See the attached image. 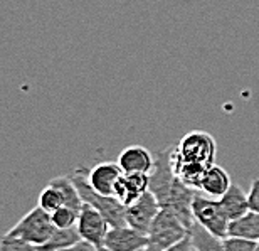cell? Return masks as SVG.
Listing matches in <instances>:
<instances>
[{
	"label": "cell",
	"instance_id": "cell-24",
	"mask_svg": "<svg viewBox=\"0 0 259 251\" xmlns=\"http://www.w3.org/2000/svg\"><path fill=\"white\" fill-rule=\"evenodd\" d=\"M247 201H249V211L259 212V177L251 182V189L247 192Z\"/></svg>",
	"mask_w": 259,
	"mask_h": 251
},
{
	"label": "cell",
	"instance_id": "cell-20",
	"mask_svg": "<svg viewBox=\"0 0 259 251\" xmlns=\"http://www.w3.org/2000/svg\"><path fill=\"white\" fill-rule=\"evenodd\" d=\"M63 206H64V199L58 187H54L53 184L46 186L44 191L40 192V196H39V207H42L46 212L53 214L54 211H58V209Z\"/></svg>",
	"mask_w": 259,
	"mask_h": 251
},
{
	"label": "cell",
	"instance_id": "cell-28",
	"mask_svg": "<svg viewBox=\"0 0 259 251\" xmlns=\"http://www.w3.org/2000/svg\"><path fill=\"white\" fill-rule=\"evenodd\" d=\"M140 251H152V249H150V248H143V249H140Z\"/></svg>",
	"mask_w": 259,
	"mask_h": 251
},
{
	"label": "cell",
	"instance_id": "cell-15",
	"mask_svg": "<svg viewBox=\"0 0 259 251\" xmlns=\"http://www.w3.org/2000/svg\"><path fill=\"white\" fill-rule=\"evenodd\" d=\"M222 209H224L226 216L229 221H236V219L242 218L244 214L249 212V201H247V194L242 191V187L237 184H232L231 189L226 192L219 199Z\"/></svg>",
	"mask_w": 259,
	"mask_h": 251
},
{
	"label": "cell",
	"instance_id": "cell-29",
	"mask_svg": "<svg viewBox=\"0 0 259 251\" xmlns=\"http://www.w3.org/2000/svg\"><path fill=\"white\" fill-rule=\"evenodd\" d=\"M256 251H259V243H257V248H256Z\"/></svg>",
	"mask_w": 259,
	"mask_h": 251
},
{
	"label": "cell",
	"instance_id": "cell-9",
	"mask_svg": "<svg viewBox=\"0 0 259 251\" xmlns=\"http://www.w3.org/2000/svg\"><path fill=\"white\" fill-rule=\"evenodd\" d=\"M103 246L110 251H140L148 248V236L125 224V226L110 228Z\"/></svg>",
	"mask_w": 259,
	"mask_h": 251
},
{
	"label": "cell",
	"instance_id": "cell-5",
	"mask_svg": "<svg viewBox=\"0 0 259 251\" xmlns=\"http://www.w3.org/2000/svg\"><path fill=\"white\" fill-rule=\"evenodd\" d=\"M192 214H194V221L197 224H200L212 236L219 239L227 238L231 221L226 216L224 209H222L221 202L217 199H210V197L200 194L199 191L192 202Z\"/></svg>",
	"mask_w": 259,
	"mask_h": 251
},
{
	"label": "cell",
	"instance_id": "cell-19",
	"mask_svg": "<svg viewBox=\"0 0 259 251\" xmlns=\"http://www.w3.org/2000/svg\"><path fill=\"white\" fill-rule=\"evenodd\" d=\"M189 234L194 241V246L197 251H226L222 246V239L212 236L210 233H207L200 224L194 223L192 228L189 229Z\"/></svg>",
	"mask_w": 259,
	"mask_h": 251
},
{
	"label": "cell",
	"instance_id": "cell-4",
	"mask_svg": "<svg viewBox=\"0 0 259 251\" xmlns=\"http://www.w3.org/2000/svg\"><path fill=\"white\" fill-rule=\"evenodd\" d=\"M147 236L148 248L152 251H167L189 236V228L174 212L162 209Z\"/></svg>",
	"mask_w": 259,
	"mask_h": 251
},
{
	"label": "cell",
	"instance_id": "cell-2",
	"mask_svg": "<svg viewBox=\"0 0 259 251\" xmlns=\"http://www.w3.org/2000/svg\"><path fill=\"white\" fill-rule=\"evenodd\" d=\"M72 184L76 186V189L79 191V196L84 204H90L91 207H95L98 212L103 214V218L106 219L108 224L111 228L116 226H125L126 216L125 211L126 207L113 196H101L93 189L88 182V167H77V169L69 175Z\"/></svg>",
	"mask_w": 259,
	"mask_h": 251
},
{
	"label": "cell",
	"instance_id": "cell-13",
	"mask_svg": "<svg viewBox=\"0 0 259 251\" xmlns=\"http://www.w3.org/2000/svg\"><path fill=\"white\" fill-rule=\"evenodd\" d=\"M170 164H172L174 174L177 175L185 186L192 187L195 191H200V184H202V181H204V175H205V172L209 170V167L204 164H195V162H187V160L179 159V157L174 154V147H172V154H170Z\"/></svg>",
	"mask_w": 259,
	"mask_h": 251
},
{
	"label": "cell",
	"instance_id": "cell-18",
	"mask_svg": "<svg viewBox=\"0 0 259 251\" xmlns=\"http://www.w3.org/2000/svg\"><path fill=\"white\" fill-rule=\"evenodd\" d=\"M81 241L79 233L76 228L71 229H56L54 234L51 236V239L42 246H39L37 251H63L71 246H74Z\"/></svg>",
	"mask_w": 259,
	"mask_h": 251
},
{
	"label": "cell",
	"instance_id": "cell-8",
	"mask_svg": "<svg viewBox=\"0 0 259 251\" xmlns=\"http://www.w3.org/2000/svg\"><path fill=\"white\" fill-rule=\"evenodd\" d=\"M162 211L158 201L155 199L152 192H145L138 201L126 206L125 216H126V224L130 228H135L140 233L148 234L150 228L157 218V214Z\"/></svg>",
	"mask_w": 259,
	"mask_h": 251
},
{
	"label": "cell",
	"instance_id": "cell-17",
	"mask_svg": "<svg viewBox=\"0 0 259 251\" xmlns=\"http://www.w3.org/2000/svg\"><path fill=\"white\" fill-rule=\"evenodd\" d=\"M49 184H53L54 187H58L59 192L63 194V199H64V206L74 209V211L81 212V207H82V199L79 196V191L76 189V186L72 184L71 177H66V175H58L54 179L49 181Z\"/></svg>",
	"mask_w": 259,
	"mask_h": 251
},
{
	"label": "cell",
	"instance_id": "cell-23",
	"mask_svg": "<svg viewBox=\"0 0 259 251\" xmlns=\"http://www.w3.org/2000/svg\"><path fill=\"white\" fill-rule=\"evenodd\" d=\"M222 246L226 251H256L257 243L249 241V239L227 236L226 239H222Z\"/></svg>",
	"mask_w": 259,
	"mask_h": 251
},
{
	"label": "cell",
	"instance_id": "cell-7",
	"mask_svg": "<svg viewBox=\"0 0 259 251\" xmlns=\"http://www.w3.org/2000/svg\"><path fill=\"white\" fill-rule=\"evenodd\" d=\"M110 224L101 212H98L90 204H82L79 218H77L76 229L79 233L81 241L90 243L91 246L100 248L105 244L106 234L110 231Z\"/></svg>",
	"mask_w": 259,
	"mask_h": 251
},
{
	"label": "cell",
	"instance_id": "cell-3",
	"mask_svg": "<svg viewBox=\"0 0 259 251\" xmlns=\"http://www.w3.org/2000/svg\"><path fill=\"white\" fill-rule=\"evenodd\" d=\"M56 229L58 228L54 226L51 214L37 206V207L30 209L19 223H15L7 231V234L22 239V241L32 244L35 248H39L49 241Z\"/></svg>",
	"mask_w": 259,
	"mask_h": 251
},
{
	"label": "cell",
	"instance_id": "cell-6",
	"mask_svg": "<svg viewBox=\"0 0 259 251\" xmlns=\"http://www.w3.org/2000/svg\"><path fill=\"white\" fill-rule=\"evenodd\" d=\"M174 154L182 160L210 167L214 165L217 145L210 133L202 132V130H194V132L184 135L179 145L174 147Z\"/></svg>",
	"mask_w": 259,
	"mask_h": 251
},
{
	"label": "cell",
	"instance_id": "cell-25",
	"mask_svg": "<svg viewBox=\"0 0 259 251\" xmlns=\"http://www.w3.org/2000/svg\"><path fill=\"white\" fill-rule=\"evenodd\" d=\"M167 251H197L195 246H194V241H192V238H190V234L185 239H182L180 243H177L175 246H172L170 249Z\"/></svg>",
	"mask_w": 259,
	"mask_h": 251
},
{
	"label": "cell",
	"instance_id": "cell-10",
	"mask_svg": "<svg viewBox=\"0 0 259 251\" xmlns=\"http://www.w3.org/2000/svg\"><path fill=\"white\" fill-rule=\"evenodd\" d=\"M118 165L123 174H152L155 169V155L142 145H130L118 155Z\"/></svg>",
	"mask_w": 259,
	"mask_h": 251
},
{
	"label": "cell",
	"instance_id": "cell-14",
	"mask_svg": "<svg viewBox=\"0 0 259 251\" xmlns=\"http://www.w3.org/2000/svg\"><path fill=\"white\" fill-rule=\"evenodd\" d=\"M231 186H232V181L229 174H227V170L224 167L214 164L205 172L204 181H202V184H200V192L204 196L210 197V199L219 201L221 197L231 189Z\"/></svg>",
	"mask_w": 259,
	"mask_h": 251
},
{
	"label": "cell",
	"instance_id": "cell-12",
	"mask_svg": "<svg viewBox=\"0 0 259 251\" xmlns=\"http://www.w3.org/2000/svg\"><path fill=\"white\" fill-rule=\"evenodd\" d=\"M150 175L148 174H123L115 186L113 197H116L123 206H130L138 201L145 192H148Z\"/></svg>",
	"mask_w": 259,
	"mask_h": 251
},
{
	"label": "cell",
	"instance_id": "cell-11",
	"mask_svg": "<svg viewBox=\"0 0 259 251\" xmlns=\"http://www.w3.org/2000/svg\"><path fill=\"white\" fill-rule=\"evenodd\" d=\"M123 175L118 162H101L93 169H88V182L101 196H113L118 179Z\"/></svg>",
	"mask_w": 259,
	"mask_h": 251
},
{
	"label": "cell",
	"instance_id": "cell-26",
	"mask_svg": "<svg viewBox=\"0 0 259 251\" xmlns=\"http://www.w3.org/2000/svg\"><path fill=\"white\" fill-rule=\"evenodd\" d=\"M96 248L95 246H91L90 243H86V241H79L77 244H74V246H71V248H67V249H63V251H95Z\"/></svg>",
	"mask_w": 259,
	"mask_h": 251
},
{
	"label": "cell",
	"instance_id": "cell-16",
	"mask_svg": "<svg viewBox=\"0 0 259 251\" xmlns=\"http://www.w3.org/2000/svg\"><path fill=\"white\" fill-rule=\"evenodd\" d=\"M227 236L242 238L259 243V212L249 211L242 218L236 219V221H231Z\"/></svg>",
	"mask_w": 259,
	"mask_h": 251
},
{
	"label": "cell",
	"instance_id": "cell-1",
	"mask_svg": "<svg viewBox=\"0 0 259 251\" xmlns=\"http://www.w3.org/2000/svg\"><path fill=\"white\" fill-rule=\"evenodd\" d=\"M170 154H172V147L157 152V155H155V169L150 174L148 191L158 201L160 207L174 212L190 229L195 223L192 214V202L199 191L185 186L174 174L172 164H170Z\"/></svg>",
	"mask_w": 259,
	"mask_h": 251
},
{
	"label": "cell",
	"instance_id": "cell-21",
	"mask_svg": "<svg viewBox=\"0 0 259 251\" xmlns=\"http://www.w3.org/2000/svg\"><path fill=\"white\" fill-rule=\"evenodd\" d=\"M51 218H53L54 226L58 229H71V228H76L79 212L67 206H63V207H59L58 211H54L51 214Z\"/></svg>",
	"mask_w": 259,
	"mask_h": 251
},
{
	"label": "cell",
	"instance_id": "cell-22",
	"mask_svg": "<svg viewBox=\"0 0 259 251\" xmlns=\"http://www.w3.org/2000/svg\"><path fill=\"white\" fill-rule=\"evenodd\" d=\"M0 251H37V248L5 233L0 236Z\"/></svg>",
	"mask_w": 259,
	"mask_h": 251
},
{
	"label": "cell",
	"instance_id": "cell-27",
	"mask_svg": "<svg viewBox=\"0 0 259 251\" xmlns=\"http://www.w3.org/2000/svg\"><path fill=\"white\" fill-rule=\"evenodd\" d=\"M95 251H110V249H108L106 246H100V248H96Z\"/></svg>",
	"mask_w": 259,
	"mask_h": 251
}]
</instances>
